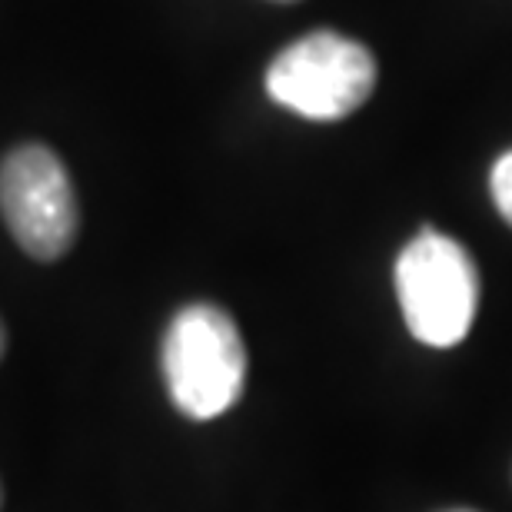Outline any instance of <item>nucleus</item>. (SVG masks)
Masks as SVG:
<instances>
[{
  "instance_id": "3",
  "label": "nucleus",
  "mask_w": 512,
  "mask_h": 512,
  "mask_svg": "<svg viewBox=\"0 0 512 512\" xmlns=\"http://www.w3.org/2000/svg\"><path fill=\"white\" fill-rule=\"evenodd\" d=\"M376 60L363 44L313 30L273 57L266 70V94L306 120H343L370 100Z\"/></svg>"
},
{
  "instance_id": "1",
  "label": "nucleus",
  "mask_w": 512,
  "mask_h": 512,
  "mask_svg": "<svg viewBox=\"0 0 512 512\" xmlns=\"http://www.w3.org/2000/svg\"><path fill=\"white\" fill-rule=\"evenodd\" d=\"M163 380L173 406L190 419H217L243 396L247 346L227 310L190 303L163 336Z\"/></svg>"
},
{
  "instance_id": "5",
  "label": "nucleus",
  "mask_w": 512,
  "mask_h": 512,
  "mask_svg": "<svg viewBox=\"0 0 512 512\" xmlns=\"http://www.w3.org/2000/svg\"><path fill=\"white\" fill-rule=\"evenodd\" d=\"M489 193H493L496 210L503 213V220L512 227V150H506L503 157L493 163V173H489Z\"/></svg>"
},
{
  "instance_id": "4",
  "label": "nucleus",
  "mask_w": 512,
  "mask_h": 512,
  "mask_svg": "<svg viewBox=\"0 0 512 512\" xmlns=\"http://www.w3.org/2000/svg\"><path fill=\"white\" fill-rule=\"evenodd\" d=\"M0 213L20 250L34 260H57L77 237V193L54 150L27 143L0 163Z\"/></svg>"
},
{
  "instance_id": "6",
  "label": "nucleus",
  "mask_w": 512,
  "mask_h": 512,
  "mask_svg": "<svg viewBox=\"0 0 512 512\" xmlns=\"http://www.w3.org/2000/svg\"><path fill=\"white\" fill-rule=\"evenodd\" d=\"M0 356H4V326H0Z\"/></svg>"
},
{
  "instance_id": "2",
  "label": "nucleus",
  "mask_w": 512,
  "mask_h": 512,
  "mask_svg": "<svg viewBox=\"0 0 512 512\" xmlns=\"http://www.w3.org/2000/svg\"><path fill=\"white\" fill-rule=\"evenodd\" d=\"M396 296L409 333L426 346L449 350L473 330L479 270L463 243L423 230L396 260Z\"/></svg>"
},
{
  "instance_id": "7",
  "label": "nucleus",
  "mask_w": 512,
  "mask_h": 512,
  "mask_svg": "<svg viewBox=\"0 0 512 512\" xmlns=\"http://www.w3.org/2000/svg\"><path fill=\"white\" fill-rule=\"evenodd\" d=\"M453 512H473V509H453Z\"/></svg>"
}]
</instances>
